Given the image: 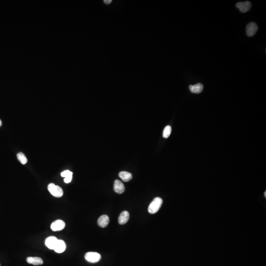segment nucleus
Masks as SVG:
<instances>
[{
  "mask_svg": "<svg viewBox=\"0 0 266 266\" xmlns=\"http://www.w3.org/2000/svg\"><path fill=\"white\" fill-rule=\"evenodd\" d=\"M72 176H69L64 178V182L66 183H69L71 182L72 180Z\"/></svg>",
  "mask_w": 266,
  "mask_h": 266,
  "instance_id": "18",
  "label": "nucleus"
},
{
  "mask_svg": "<svg viewBox=\"0 0 266 266\" xmlns=\"http://www.w3.org/2000/svg\"><path fill=\"white\" fill-rule=\"evenodd\" d=\"M66 249V245L63 240H58L53 250L58 253H61L64 252Z\"/></svg>",
  "mask_w": 266,
  "mask_h": 266,
  "instance_id": "7",
  "label": "nucleus"
},
{
  "mask_svg": "<svg viewBox=\"0 0 266 266\" xmlns=\"http://www.w3.org/2000/svg\"><path fill=\"white\" fill-rule=\"evenodd\" d=\"M171 132H172V128H171V126L169 125L167 126L165 128L164 131H163V137L164 138H168L170 136V135H171Z\"/></svg>",
  "mask_w": 266,
  "mask_h": 266,
  "instance_id": "16",
  "label": "nucleus"
},
{
  "mask_svg": "<svg viewBox=\"0 0 266 266\" xmlns=\"http://www.w3.org/2000/svg\"><path fill=\"white\" fill-rule=\"evenodd\" d=\"M85 259L88 262L95 263L98 262L101 259V256L97 252H89L85 254Z\"/></svg>",
  "mask_w": 266,
  "mask_h": 266,
  "instance_id": "3",
  "label": "nucleus"
},
{
  "mask_svg": "<svg viewBox=\"0 0 266 266\" xmlns=\"http://www.w3.org/2000/svg\"><path fill=\"white\" fill-rule=\"evenodd\" d=\"M258 29V27L256 23L255 22H250L247 25L246 28V33L247 36L249 37H253L255 35L256 32H257Z\"/></svg>",
  "mask_w": 266,
  "mask_h": 266,
  "instance_id": "4",
  "label": "nucleus"
},
{
  "mask_svg": "<svg viewBox=\"0 0 266 266\" xmlns=\"http://www.w3.org/2000/svg\"><path fill=\"white\" fill-rule=\"evenodd\" d=\"M236 7L240 9L241 13H245L249 11L251 7V4L250 2H239L236 4Z\"/></svg>",
  "mask_w": 266,
  "mask_h": 266,
  "instance_id": "6",
  "label": "nucleus"
},
{
  "mask_svg": "<svg viewBox=\"0 0 266 266\" xmlns=\"http://www.w3.org/2000/svg\"><path fill=\"white\" fill-rule=\"evenodd\" d=\"M26 261L29 264L35 266L42 265L44 263V261L42 258L37 257H29L27 258Z\"/></svg>",
  "mask_w": 266,
  "mask_h": 266,
  "instance_id": "10",
  "label": "nucleus"
},
{
  "mask_svg": "<svg viewBox=\"0 0 266 266\" xmlns=\"http://www.w3.org/2000/svg\"><path fill=\"white\" fill-rule=\"evenodd\" d=\"M265 197H266V192H265Z\"/></svg>",
  "mask_w": 266,
  "mask_h": 266,
  "instance_id": "21",
  "label": "nucleus"
},
{
  "mask_svg": "<svg viewBox=\"0 0 266 266\" xmlns=\"http://www.w3.org/2000/svg\"><path fill=\"white\" fill-rule=\"evenodd\" d=\"M58 239L55 237L51 236L46 239L45 244L46 247L50 249H53L58 241Z\"/></svg>",
  "mask_w": 266,
  "mask_h": 266,
  "instance_id": "9",
  "label": "nucleus"
},
{
  "mask_svg": "<svg viewBox=\"0 0 266 266\" xmlns=\"http://www.w3.org/2000/svg\"><path fill=\"white\" fill-rule=\"evenodd\" d=\"M61 176L62 177H63L65 178H67V177H69V176H72V173L71 171H69V170H66V171L63 172L61 174Z\"/></svg>",
  "mask_w": 266,
  "mask_h": 266,
  "instance_id": "17",
  "label": "nucleus"
},
{
  "mask_svg": "<svg viewBox=\"0 0 266 266\" xmlns=\"http://www.w3.org/2000/svg\"><path fill=\"white\" fill-rule=\"evenodd\" d=\"M2 121H1V120H0V127H1V126H2Z\"/></svg>",
  "mask_w": 266,
  "mask_h": 266,
  "instance_id": "20",
  "label": "nucleus"
},
{
  "mask_svg": "<svg viewBox=\"0 0 266 266\" xmlns=\"http://www.w3.org/2000/svg\"><path fill=\"white\" fill-rule=\"evenodd\" d=\"M109 219L108 215H103L101 216L98 220V225L102 228L106 227L109 223Z\"/></svg>",
  "mask_w": 266,
  "mask_h": 266,
  "instance_id": "12",
  "label": "nucleus"
},
{
  "mask_svg": "<svg viewBox=\"0 0 266 266\" xmlns=\"http://www.w3.org/2000/svg\"><path fill=\"white\" fill-rule=\"evenodd\" d=\"M114 190L118 194H122L125 191V187L123 183L119 180H115L114 183Z\"/></svg>",
  "mask_w": 266,
  "mask_h": 266,
  "instance_id": "8",
  "label": "nucleus"
},
{
  "mask_svg": "<svg viewBox=\"0 0 266 266\" xmlns=\"http://www.w3.org/2000/svg\"><path fill=\"white\" fill-rule=\"evenodd\" d=\"M112 1L111 0H105L104 1V2L106 4H107V5H109V4L111 3Z\"/></svg>",
  "mask_w": 266,
  "mask_h": 266,
  "instance_id": "19",
  "label": "nucleus"
},
{
  "mask_svg": "<svg viewBox=\"0 0 266 266\" xmlns=\"http://www.w3.org/2000/svg\"><path fill=\"white\" fill-rule=\"evenodd\" d=\"M162 204L163 200L161 198H155L148 206V212L151 214H155L158 212Z\"/></svg>",
  "mask_w": 266,
  "mask_h": 266,
  "instance_id": "1",
  "label": "nucleus"
},
{
  "mask_svg": "<svg viewBox=\"0 0 266 266\" xmlns=\"http://www.w3.org/2000/svg\"><path fill=\"white\" fill-rule=\"evenodd\" d=\"M65 223L62 220H57L51 225V229L53 231H61L65 227Z\"/></svg>",
  "mask_w": 266,
  "mask_h": 266,
  "instance_id": "5",
  "label": "nucleus"
},
{
  "mask_svg": "<svg viewBox=\"0 0 266 266\" xmlns=\"http://www.w3.org/2000/svg\"><path fill=\"white\" fill-rule=\"evenodd\" d=\"M189 88L190 91L193 93L199 94L203 91L204 86L202 84L199 83L193 85H189Z\"/></svg>",
  "mask_w": 266,
  "mask_h": 266,
  "instance_id": "13",
  "label": "nucleus"
},
{
  "mask_svg": "<svg viewBox=\"0 0 266 266\" xmlns=\"http://www.w3.org/2000/svg\"><path fill=\"white\" fill-rule=\"evenodd\" d=\"M48 190L55 197L60 198L63 195L62 189L58 185H55L54 183H50L48 185Z\"/></svg>",
  "mask_w": 266,
  "mask_h": 266,
  "instance_id": "2",
  "label": "nucleus"
},
{
  "mask_svg": "<svg viewBox=\"0 0 266 266\" xmlns=\"http://www.w3.org/2000/svg\"><path fill=\"white\" fill-rule=\"evenodd\" d=\"M119 176L121 180L125 182H128L132 179V175L127 172H121L119 174Z\"/></svg>",
  "mask_w": 266,
  "mask_h": 266,
  "instance_id": "14",
  "label": "nucleus"
},
{
  "mask_svg": "<svg viewBox=\"0 0 266 266\" xmlns=\"http://www.w3.org/2000/svg\"><path fill=\"white\" fill-rule=\"evenodd\" d=\"M130 214L127 211H124L120 213L118 218V222L121 225H123L127 223L129 220Z\"/></svg>",
  "mask_w": 266,
  "mask_h": 266,
  "instance_id": "11",
  "label": "nucleus"
},
{
  "mask_svg": "<svg viewBox=\"0 0 266 266\" xmlns=\"http://www.w3.org/2000/svg\"><path fill=\"white\" fill-rule=\"evenodd\" d=\"M17 157L18 159L19 160L21 164L25 165L27 163V161H28L27 158L26 157L25 154L23 153L22 152L18 153L17 154Z\"/></svg>",
  "mask_w": 266,
  "mask_h": 266,
  "instance_id": "15",
  "label": "nucleus"
}]
</instances>
